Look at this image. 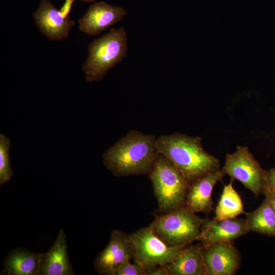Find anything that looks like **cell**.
Returning a JSON list of instances; mask_svg holds the SVG:
<instances>
[{
  "mask_svg": "<svg viewBox=\"0 0 275 275\" xmlns=\"http://www.w3.org/2000/svg\"><path fill=\"white\" fill-rule=\"evenodd\" d=\"M156 138L130 130L104 152L103 164L116 177L149 174L158 154Z\"/></svg>",
  "mask_w": 275,
  "mask_h": 275,
  "instance_id": "cell-1",
  "label": "cell"
},
{
  "mask_svg": "<svg viewBox=\"0 0 275 275\" xmlns=\"http://www.w3.org/2000/svg\"><path fill=\"white\" fill-rule=\"evenodd\" d=\"M158 153L167 158L189 184L219 170V160L203 148L199 136L175 133L156 138Z\"/></svg>",
  "mask_w": 275,
  "mask_h": 275,
  "instance_id": "cell-2",
  "label": "cell"
},
{
  "mask_svg": "<svg viewBox=\"0 0 275 275\" xmlns=\"http://www.w3.org/2000/svg\"><path fill=\"white\" fill-rule=\"evenodd\" d=\"M127 37L123 27L112 28L88 45V56L81 70L88 82L102 79L107 72L127 57Z\"/></svg>",
  "mask_w": 275,
  "mask_h": 275,
  "instance_id": "cell-3",
  "label": "cell"
},
{
  "mask_svg": "<svg viewBox=\"0 0 275 275\" xmlns=\"http://www.w3.org/2000/svg\"><path fill=\"white\" fill-rule=\"evenodd\" d=\"M149 174L161 210L168 212L184 205L189 184L167 158L158 153Z\"/></svg>",
  "mask_w": 275,
  "mask_h": 275,
  "instance_id": "cell-4",
  "label": "cell"
},
{
  "mask_svg": "<svg viewBox=\"0 0 275 275\" xmlns=\"http://www.w3.org/2000/svg\"><path fill=\"white\" fill-rule=\"evenodd\" d=\"M204 219L183 205L156 216L151 224L156 235L167 245H187L197 240Z\"/></svg>",
  "mask_w": 275,
  "mask_h": 275,
  "instance_id": "cell-5",
  "label": "cell"
},
{
  "mask_svg": "<svg viewBox=\"0 0 275 275\" xmlns=\"http://www.w3.org/2000/svg\"><path fill=\"white\" fill-rule=\"evenodd\" d=\"M129 236L134 251L132 259L143 266L147 272L169 264L186 246L167 245L156 235L151 224Z\"/></svg>",
  "mask_w": 275,
  "mask_h": 275,
  "instance_id": "cell-6",
  "label": "cell"
},
{
  "mask_svg": "<svg viewBox=\"0 0 275 275\" xmlns=\"http://www.w3.org/2000/svg\"><path fill=\"white\" fill-rule=\"evenodd\" d=\"M222 170L239 181L257 198L263 194L267 171L264 170L247 147L238 146L236 151L228 153Z\"/></svg>",
  "mask_w": 275,
  "mask_h": 275,
  "instance_id": "cell-7",
  "label": "cell"
},
{
  "mask_svg": "<svg viewBox=\"0 0 275 275\" xmlns=\"http://www.w3.org/2000/svg\"><path fill=\"white\" fill-rule=\"evenodd\" d=\"M32 16L39 31L51 41H63L67 38L75 24L49 0H41Z\"/></svg>",
  "mask_w": 275,
  "mask_h": 275,
  "instance_id": "cell-8",
  "label": "cell"
},
{
  "mask_svg": "<svg viewBox=\"0 0 275 275\" xmlns=\"http://www.w3.org/2000/svg\"><path fill=\"white\" fill-rule=\"evenodd\" d=\"M127 12L124 8L104 1L91 4L78 20L79 30L87 35L96 36L122 20Z\"/></svg>",
  "mask_w": 275,
  "mask_h": 275,
  "instance_id": "cell-9",
  "label": "cell"
},
{
  "mask_svg": "<svg viewBox=\"0 0 275 275\" xmlns=\"http://www.w3.org/2000/svg\"><path fill=\"white\" fill-rule=\"evenodd\" d=\"M133 248L129 235L114 230L106 247L97 256L94 265L100 274L114 275L117 267L126 259H132Z\"/></svg>",
  "mask_w": 275,
  "mask_h": 275,
  "instance_id": "cell-10",
  "label": "cell"
},
{
  "mask_svg": "<svg viewBox=\"0 0 275 275\" xmlns=\"http://www.w3.org/2000/svg\"><path fill=\"white\" fill-rule=\"evenodd\" d=\"M232 242H218L203 247L207 275H233L236 273L240 266L241 257Z\"/></svg>",
  "mask_w": 275,
  "mask_h": 275,
  "instance_id": "cell-11",
  "label": "cell"
},
{
  "mask_svg": "<svg viewBox=\"0 0 275 275\" xmlns=\"http://www.w3.org/2000/svg\"><path fill=\"white\" fill-rule=\"evenodd\" d=\"M249 232L245 219H205L197 240L205 248L218 242L233 241Z\"/></svg>",
  "mask_w": 275,
  "mask_h": 275,
  "instance_id": "cell-12",
  "label": "cell"
},
{
  "mask_svg": "<svg viewBox=\"0 0 275 275\" xmlns=\"http://www.w3.org/2000/svg\"><path fill=\"white\" fill-rule=\"evenodd\" d=\"M225 175L219 170L197 179L189 184L184 205L191 212L210 213L213 209L212 194L214 186Z\"/></svg>",
  "mask_w": 275,
  "mask_h": 275,
  "instance_id": "cell-13",
  "label": "cell"
},
{
  "mask_svg": "<svg viewBox=\"0 0 275 275\" xmlns=\"http://www.w3.org/2000/svg\"><path fill=\"white\" fill-rule=\"evenodd\" d=\"M67 253L66 234L61 229L52 246L42 253L40 275H73Z\"/></svg>",
  "mask_w": 275,
  "mask_h": 275,
  "instance_id": "cell-14",
  "label": "cell"
},
{
  "mask_svg": "<svg viewBox=\"0 0 275 275\" xmlns=\"http://www.w3.org/2000/svg\"><path fill=\"white\" fill-rule=\"evenodd\" d=\"M185 246L170 263L165 265L169 275H207L200 245Z\"/></svg>",
  "mask_w": 275,
  "mask_h": 275,
  "instance_id": "cell-15",
  "label": "cell"
},
{
  "mask_svg": "<svg viewBox=\"0 0 275 275\" xmlns=\"http://www.w3.org/2000/svg\"><path fill=\"white\" fill-rule=\"evenodd\" d=\"M42 253L24 248L12 250L4 261L1 274L40 275Z\"/></svg>",
  "mask_w": 275,
  "mask_h": 275,
  "instance_id": "cell-16",
  "label": "cell"
},
{
  "mask_svg": "<svg viewBox=\"0 0 275 275\" xmlns=\"http://www.w3.org/2000/svg\"><path fill=\"white\" fill-rule=\"evenodd\" d=\"M245 215L250 232L275 236V211L268 198L265 197L260 206Z\"/></svg>",
  "mask_w": 275,
  "mask_h": 275,
  "instance_id": "cell-17",
  "label": "cell"
},
{
  "mask_svg": "<svg viewBox=\"0 0 275 275\" xmlns=\"http://www.w3.org/2000/svg\"><path fill=\"white\" fill-rule=\"evenodd\" d=\"M245 213L241 199L233 186L232 179L228 184L224 186L216 207L214 218L219 219L233 218Z\"/></svg>",
  "mask_w": 275,
  "mask_h": 275,
  "instance_id": "cell-18",
  "label": "cell"
},
{
  "mask_svg": "<svg viewBox=\"0 0 275 275\" xmlns=\"http://www.w3.org/2000/svg\"><path fill=\"white\" fill-rule=\"evenodd\" d=\"M11 142L3 133L0 134V185L8 182L13 175L9 150Z\"/></svg>",
  "mask_w": 275,
  "mask_h": 275,
  "instance_id": "cell-19",
  "label": "cell"
},
{
  "mask_svg": "<svg viewBox=\"0 0 275 275\" xmlns=\"http://www.w3.org/2000/svg\"><path fill=\"white\" fill-rule=\"evenodd\" d=\"M130 259L124 261L116 269L114 275H147V272L140 264L130 262Z\"/></svg>",
  "mask_w": 275,
  "mask_h": 275,
  "instance_id": "cell-20",
  "label": "cell"
},
{
  "mask_svg": "<svg viewBox=\"0 0 275 275\" xmlns=\"http://www.w3.org/2000/svg\"><path fill=\"white\" fill-rule=\"evenodd\" d=\"M275 193V168L267 171L264 195Z\"/></svg>",
  "mask_w": 275,
  "mask_h": 275,
  "instance_id": "cell-21",
  "label": "cell"
},
{
  "mask_svg": "<svg viewBox=\"0 0 275 275\" xmlns=\"http://www.w3.org/2000/svg\"><path fill=\"white\" fill-rule=\"evenodd\" d=\"M147 275H169L165 266H157L147 272Z\"/></svg>",
  "mask_w": 275,
  "mask_h": 275,
  "instance_id": "cell-22",
  "label": "cell"
},
{
  "mask_svg": "<svg viewBox=\"0 0 275 275\" xmlns=\"http://www.w3.org/2000/svg\"><path fill=\"white\" fill-rule=\"evenodd\" d=\"M265 197L268 198L271 203V205L275 211V193L265 195Z\"/></svg>",
  "mask_w": 275,
  "mask_h": 275,
  "instance_id": "cell-23",
  "label": "cell"
},
{
  "mask_svg": "<svg viewBox=\"0 0 275 275\" xmlns=\"http://www.w3.org/2000/svg\"><path fill=\"white\" fill-rule=\"evenodd\" d=\"M86 3L94 2L96 0H79Z\"/></svg>",
  "mask_w": 275,
  "mask_h": 275,
  "instance_id": "cell-24",
  "label": "cell"
}]
</instances>
